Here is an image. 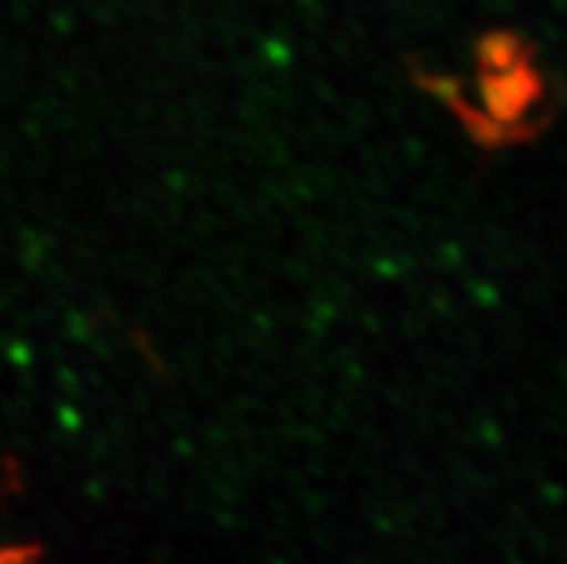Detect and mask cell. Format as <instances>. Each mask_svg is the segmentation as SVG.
Returning a JSON list of instances; mask_svg holds the SVG:
<instances>
[{"label":"cell","instance_id":"6da1fadb","mask_svg":"<svg viewBox=\"0 0 567 564\" xmlns=\"http://www.w3.org/2000/svg\"><path fill=\"white\" fill-rule=\"evenodd\" d=\"M35 547H0V564H35Z\"/></svg>","mask_w":567,"mask_h":564}]
</instances>
